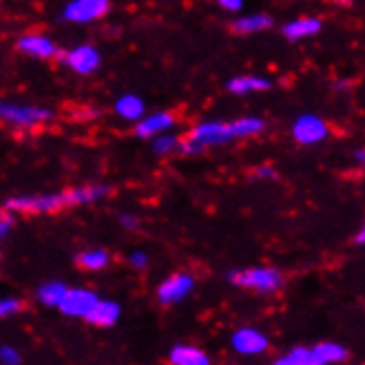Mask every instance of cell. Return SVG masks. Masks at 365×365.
I'll list each match as a JSON object with an SVG mask.
<instances>
[{"mask_svg": "<svg viewBox=\"0 0 365 365\" xmlns=\"http://www.w3.org/2000/svg\"><path fill=\"white\" fill-rule=\"evenodd\" d=\"M228 279L240 288H250L255 292H274L284 286V274L274 268H246V270H232Z\"/></svg>", "mask_w": 365, "mask_h": 365, "instance_id": "1", "label": "cell"}, {"mask_svg": "<svg viewBox=\"0 0 365 365\" xmlns=\"http://www.w3.org/2000/svg\"><path fill=\"white\" fill-rule=\"evenodd\" d=\"M67 195L56 192V195H23V197H11L7 200L5 208L7 210H18L27 215H40V212H56L67 208Z\"/></svg>", "mask_w": 365, "mask_h": 365, "instance_id": "2", "label": "cell"}, {"mask_svg": "<svg viewBox=\"0 0 365 365\" xmlns=\"http://www.w3.org/2000/svg\"><path fill=\"white\" fill-rule=\"evenodd\" d=\"M51 118L53 113L47 109H40V106H16V104L0 102V120L11 122L16 126H34L40 122H47Z\"/></svg>", "mask_w": 365, "mask_h": 365, "instance_id": "3", "label": "cell"}, {"mask_svg": "<svg viewBox=\"0 0 365 365\" xmlns=\"http://www.w3.org/2000/svg\"><path fill=\"white\" fill-rule=\"evenodd\" d=\"M100 302L98 294L93 290L87 288H71L64 292V297L60 299L58 308L69 314V317H87L91 312V308Z\"/></svg>", "mask_w": 365, "mask_h": 365, "instance_id": "4", "label": "cell"}, {"mask_svg": "<svg viewBox=\"0 0 365 365\" xmlns=\"http://www.w3.org/2000/svg\"><path fill=\"white\" fill-rule=\"evenodd\" d=\"M192 142H197L200 146H215V144H226L230 140H235L232 133V122H204L200 126H195L188 135Z\"/></svg>", "mask_w": 365, "mask_h": 365, "instance_id": "5", "label": "cell"}, {"mask_svg": "<svg viewBox=\"0 0 365 365\" xmlns=\"http://www.w3.org/2000/svg\"><path fill=\"white\" fill-rule=\"evenodd\" d=\"M111 9V3L106 0H76V3L67 5L62 18L69 23H91L96 18H102Z\"/></svg>", "mask_w": 365, "mask_h": 365, "instance_id": "6", "label": "cell"}, {"mask_svg": "<svg viewBox=\"0 0 365 365\" xmlns=\"http://www.w3.org/2000/svg\"><path fill=\"white\" fill-rule=\"evenodd\" d=\"M58 56H60L62 64H67V67H71L80 76L93 73L100 64V53L91 45H80L73 51H62Z\"/></svg>", "mask_w": 365, "mask_h": 365, "instance_id": "7", "label": "cell"}, {"mask_svg": "<svg viewBox=\"0 0 365 365\" xmlns=\"http://www.w3.org/2000/svg\"><path fill=\"white\" fill-rule=\"evenodd\" d=\"M292 135L297 138V142H302V144H317L328 135V126L317 115H304L294 122Z\"/></svg>", "mask_w": 365, "mask_h": 365, "instance_id": "8", "label": "cell"}, {"mask_svg": "<svg viewBox=\"0 0 365 365\" xmlns=\"http://www.w3.org/2000/svg\"><path fill=\"white\" fill-rule=\"evenodd\" d=\"M190 288H192V277L190 274H170L166 282L158 288V299H160V304H164V306L178 304L188 294Z\"/></svg>", "mask_w": 365, "mask_h": 365, "instance_id": "9", "label": "cell"}, {"mask_svg": "<svg viewBox=\"0 0 365 365\" xmlns=\"http://www.w3.org/2000/svg\"><path fill=\"white\" fill-rule=\"evenodd\" d=\"M232 348L242 354H259L268 348V339L255 328H242L232 334Z\"/></svg>", "mask_w": 365, "mask_h": 365, "instance_id": "10", "label": "cell"}, {"mask_svg": "<svg viewBox=\"0 0 365 365\" xmlns=\"http://www.w3.org/2000/svg\"><path fill=\"white\" fill-rule=\"evenodd\" d=\"M18 49L34 56V58H40V60H49V58L58 56L56 45L45 36H23L18 40Z\"/></svg>", "mask_w": 365, "mask_h": 365, "instance_id": "11", "label": "cell"}, {"mask_svg": "<svg viewBox=\"0 0 365 365\" xmlns=\"http://www.w3.org/2000/svg\"><path fill=\"white\" fill-rule=\"evenodd\" d=\"M175 124V118L170 113H153L144 118L138 126H135V135L138 138H155L164 131H168L170 126Z\"/></svg>", "mask_w": 365, "mask_h": 365, "instance_id": "12", "label": "cell"}, {"mask_svg": "<svg viewBox=\"0 0 365 365\" xmlns=\"http://www.w3.org/2000/svg\"><path fill=\"white\" fill-rule=\"evenodd\" d=\"M118 317H120V306L118 304H113V302H98L91 308V312L84 317V319H87L91 326L109 328V326L115 324Z\"/></svg>", "mask_w": 365, "mask_h": 365, "instance_id": "13", "label": "cell"}, {"mask_svg": "<svg viewBox=\"0 0 365 365\" xmlns=\"http://www.w3.org/2000/svg\"><path fill=\"white\" fill-rule=\"evenodd\" d=\"M168 361L170 365H210L208 356L200 348H192V346H175L170 350Z\"/></svg>", "mask_w": 365, "mask_h": 365, "instance_id": "14", "label": "cell"}, {"mask_svg": "<svg viewBox=\"0 0 365 365\" xmlns=\"http://www.w3.org/2000/svg\"><path fill=\"white\" fill-rule=\"evenodd\" d=\"M312 359L317 365H328V363H341L348 359L346 348L336 346V343H319L312 350Z\"/></svg>", "mask_w": 365, "mask_h": 365, "instance_id": "15", "label": "cell"}, {"mask_svg": "<svg viewBox=\"0 0 365 365\" xmlns=\"http://www.w3.org/2000/svg\"><path fill=\"white\" fill-rule=\"evenodd\" d=\"M319 31H321V20H317V18H299L294 23L284 27V36L288 40H302V38L314 36Z\"/></svg>", "mask_w": 365, "mask_h": 365, "instance_id": "16", "label": "cell"}, {"mask_svg": "<svg viewBox=\"0 0 365 365\" xmlns=\"http://www.w3.org/2000/svg\"><path fill=\"white\" fill-rule=\"evenodd\" d=\"M272 25V18L270 16H264V14H255V16H246V18H240L235 20L230 25V29L235 34H257V31H264Z\"/></svg>", "mask_w": 365, "mask_h": 365, "instance_id": "17", "label": "cell"}, {"mask_svg": "<svg viewBox=\"0 0 365 365\" xmlns=\"http://www.w3.org/2000/svg\"><path fill=\"white\" fill-rule=\"evenodd\" d=\"M266 89H270V82L264 78H255V76H242L228 82V91L235 96H244L250 91H266Z\"/></svg>", "mask_w": 365, "mask_h": 365, "instance_id": "18", "label": "cell"}, {"mask_svg": "<svg viewBox=\"0 0 365 365\" xmlns=\"http://www.w3.org/2000/svg\"><path fill=\"white\" fill-rule=\"evenodd\" d=\"M115 113L124 120H138L144 113V102L138 96H122L115 104Z\"/></svg>", "mask_w": 365, "mask_h": 365, "instance_id": "19", "label": "cell"}, {"mask_svg": "<svg viewBox=\"0 0 365 365\" xmlns=\"http://www.w3.org/2000/svg\"><path fill=\"white\" fill-rule=\"evenodd\" d=\"M106 264H109V252L93 248V250H84L78 255V266L84 270H102Z\"/></svg>", "mask_w": 365, "mask_h": 365, "instance_id": "20", "label": "cell"}, {"mask_svg": "<svg viewBox=\"0 0 365 365\" xmlns=\"http://www.w3.org/2000/svg\"><path fill=\"white\" fill-rule=\"evenodd\" d=\"M264 131V122L259 118H242L232 122V133L235 138H250Z\"/></svg>", "mask_w": 365, "mask_h": 365, "instance_id": "21", "label": "cell"}, {"mask_svg": "<svg viewBox=\"0 0 365 365\" xmlns=\"http://www.w3.org/2000/svg\"><path fill=\"white\" fill-rule=\"evenodd\" d=\"M64 292H67V288H64V284L60 282H49L45 286H40L38 290V299L45 306H58L60 304V299L64 297Z\"/></svg>", "mask_w": 365, "mask_h": 365, "instance_id": "22", "label": "cell"}, {"mask_svg": "<svg viewBox=\"0 0 365 365\" xmlns=\"http://www.w3.org/2000/svg\"><path fill=\"white\" fill-rule=\"evenodd\" d=\"M272 365H317L312 359V352L306 348H294L288 356L277 359Z\"/></svg>", "mask_w": 365, "mask_h": 365, "instance_id": "23", "label": "cell"}, {"mask_svg": "<svg viewBox=\"0 0 365 365\" xmlns=\"http://www.w3.org/2000/svg\"><path fill=\"white\" fill-rule=\"evenodd\" d=\"M178 144H180V140H175V138H170V135H160V138L153 142V151H155L158 155H166V153L173 151V148H178Z\"/></svg>", "mask_w": 365, "mask_h": 365, "instance_id": "24", "label": "cell"}, {"mask_svg": "<svg viewBox=\"0 0 365 365\" xmlns=\"http://www.w3.org/2000/svg\"><path fill=\"white\" fill-rule=\"evenodd\" d=\"M14 226V217H11V212L5 208V206H0V237H5V235L11 230Z\"/></svg>", "mask_w": 365, "mask_h": 365, "instance_id": "25", "label": "cell"}, {"mask_svg": "<svg viewBox=\"0 0 365 365\" xmlns=\"http://www.w3.org/2000/svg\"><path fill=\"white\" fill-rule=\"evenodd\" d=\"M0 363L3 365H18L20 354L14 348H0Z\"/></svg>", "mask_w": 365, "mask_h": 365, "instance_id": "26", "label": "cell"}, {"mask_svg": "<svg viewBox=\"0 0 365 365\" xmlns=\"http://www.w3.org/2000/svg\"><path fill=\"white\" fill-rule=\"evenodd\" d=\"M20 308H23V304L16 302V299H5V302H0V317H9Z\"/></svg>", "mask_w": 365, "mask_h": 365, "instance_id": "27", "label": "cell"}, {"mask_svg": "<svg viewBox=\"0 0 365 365\" xmlns=\"http://www.w3.org/2000/svg\"><path fill=\"white\" fill-rule=\"evenodd\" d=\"M220 7H224L228 11H240L244 7V3H242V0H222Z\"/></svg>", "mask_w": 365, "mask_h": 365, "instance_id": "28", "label": "cell"}, {"mask_svg": "<svg viewBox=\"0 0 365 365\" xmlns=\"http://www.w3.org/2000/svg\"><path fill=\"white\" fill-rule=\"evenodd\" d=\"M131 266H133V268H144V266H146V255L133 252V257H131Z\"/></svg>", "mask_w": 365, "mask_h": 365, "instance_id": "29", "label": "cell"}, {"mask_svg": "<svg viewBox=\"0 0 365 365\" xmlns=\"http://www.w3.org/2000/svg\"><path fill=\"white\" fill-rule=\"evenodd\" d=\"M120 222H122L126 228H138V220L133 217V215H122Z\"/></svg>", "mask_w": 365, "mask_h": 365, "instance_id": "30", "label": "cell"}, {"mask_svg": "<svg viewBox=\"0 0 365 365\" xmlns=\"http://www.w3.org/2000/svg\"><path fill=\"white\" fill-rule=\"evenodd\" d=\"M257 178H272V170H270V168H259V173H257Z\"/></svg>", "mask_w": 365, "mask_h": 365, "instance_id": "31", "label": "cell"}, {"mask_svg": "<svg viewBox=\"0 0 365 365\" xmlns=\"http://www.w3.org/2000/svg\"><path fill=\"white\" fill-rule=\"evenodd\" d=\"M363 240H365V230L361 228V230L356 232V244H363Z\"/></svg>", "mask_w": 365, "mask_h": 365, "instance_id": "32", "label": "cell"}]
</instances>
